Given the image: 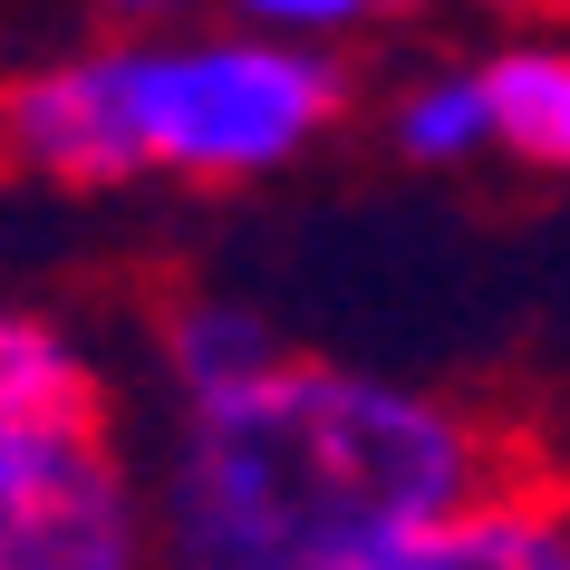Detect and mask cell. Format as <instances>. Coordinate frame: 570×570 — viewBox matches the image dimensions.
<instances>
[{
  "mask_svg": "<svg viewBox=\"0 0 570 570\" xmlns=\"http://www.w3.org/2000/svg\"><path fill=\"white\" fill-rule=\"evenodd\" d=\"M522 474L503 425L445 387L291 358L271 387L175 416L155 454L165 570H348L377 541Z\"/></svg>",
  "mask_w": 570,
  "mask_h": 570,
  "instance_id": "cell-1",
  "label": "cell"
},
{
  "mask_svg": "<svg viewBox=\"0 0 570 570\" xmlns=\"http://www.w3.org/2000/svg\"><path fill=\"white\" fill-rule=\"evenodd\" d=\"M348 107L338 59L262 30H155L39 59L0 88V155L49 184H262Z\"/></svg>",
  "mask_w": 570,
  "mask_h": 570,
  "instance_id": "cell-2",
  "label": "cell"
},
{
  "mask_svg": "<svg viewBox=\"0 0 570 570\" xmlns=\"http://www.w3.org/2000/svg\"><path fill=\"white\" fill-rule=\"evenodd\" d=\"M97 445H117V396H107L97 358L49 309L0 301V522L39 503Z\"/></svg>",
  "mask_w": 570,
  "mask_h": 570,
  "instance_id": "cell-3",
  "label": "cell"
},
{
  "mask_svg": "<svg viewBox=\"0 0 570 570\" xmlns=\"http://www.w3.org/2000/svg\"><path fill=\"white\" fill-rule=\"evenodd\" d=\"M348 570H570V483L522 464L512 483H493L474 503H454L435 522H416V532L377 541Z\"/></svg>",
  "mask_w": 570,
  "mask_h": 570,
  "instance_id": "cell-4",
  "label": "cell"
},
{
  "mask_svg": "<svg viewBox=\"0 0 570 570\" xmlns=\"http://www.w3.org/2000/svg\"><path fill=\"white\" fill-rule=\"evenodd\" d=\"M291 358L301 348L271 330L252 301H233V291H175L155 309V377H165L175 416H213V406L271 387Z\"/></svg>",
  "mask_w": 570,
  "mask_h": 570,
  "instance_id": "cell-5",
  "label": "cell"
},
{
  "mask_svg": "<svg viewBox=\"0 0 570 570\" xmlns=\"http://www.w3.org/2000/svg\"><path fill=\"white\" fill-rule=\"evenodd\" d=\"M387 146L406 165H474V155L503 146V107H493V78L483 68H425L406 78L387 107Z\"/></svg>",
  "mask_w": 570,
  "mask_h": 570,
  "instance_id": "cell-6",
  "label": "cell"
},
{
  "mask_svg": "<svg viewBox=\"0 0 570 570\" xmlns=\"http://www.w3.org/2000/svg\"><path fill=\"white\" fill-rule=\"evenodd\" d=\"M483 78H493V107H503V155L570 175V49L522 39L503 59H483Z\"/></svg>",
  "mask_w": 570,
  "mask_h": 570,
  "instance_id": "cell-7",
  "label": "cell"
},
{
  "mask_svg": "<svg viewBox=\"0 0 570 570\" xmlns=\"http://www.w3.org/2000/svg\"><path fill=\"white\" fill-rule=\"evenodd\" d=\"M242 30L281 39V49H309V59H338V39L367 30V10H358V0H252Z\"/></svg>",
  "mask_w": 570,
  "mask_h": 570,
  "instance_id": "cell-8",
  "label": "cell"
}]
</instances>
